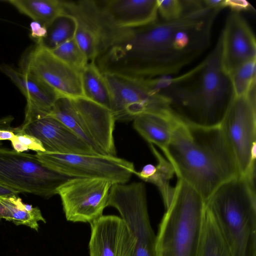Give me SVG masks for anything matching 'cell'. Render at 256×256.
Here are the masks:
<instances>
[{
	"label": "cell",
	"mask_w": 256,
	"mask_h": 256,
	"mask_svg": "<svg viewBox=\"0 0 256 256\" xmlns=\"http://www.w3.org/2000/svg\"><path fill=\"white\" fill-rule=\"evenodd\" d=\"M222 9L203 7L176 20L110 29L100 54L103 68L141 78L176 74L208 47L214 23Z\"/></svg>",
	"instance_id": "6da1fadb"
},
{
	"label": "cell",
	"mask_w": 256,
	"mask_h": 256,
	"mask_svg": "<svg viewBox=\"0 0 256 256\" xmlns=\"http://www.w3.org/2000/svg\"><path fill=\"white\" fill-rule=\"evenodd\" d=\"M222 43L198 64L174 77L152 78L156 90L182 122L201 127L220 125L234 94L221 60Z\"/></svg>",
	"instance_id": "7a4b0ae2"
},
{
	"label": "cell",
	"mask_w": 256,
	"mask_h": 256,
	"mask_svg": "<svg viewBox=\"0 0 256 256\" xmlns=\"http://www.w3.org/2000/svg\"><path fill=\"white\" fill-rule=\"evenodd\" d=\"M163 152L178 178L195 189L204 201L222 184L240 174L220 125L201 127L180 120Z\"/></svg>",
	"instance_id": "3957f363"
},
{
	"label": "cell",
	"mask_w": 256,
	"mask_h": 256,
	"mask_svg": "<svg viewBox=\"0 0 256 256\" xmlns=\"http://www.w3.org/2000/svg\"><path fill=\"white\" fill-rule=\"evenodd\" d=\"M230 256H256L254 178L239 174L222 184L205 201Z\"/></svg>",
	"instance_id": "277c9868"
},
{
	"label": "cell",
	"mask_w": 256,
	"mask_h": 256,
	"mask_svg": "<svg viewBox=\"0 0 256 256\" xmlns=\"http://www.w3.org/2000/svg\"><path fill=\"white\" fill-rule=\"evenodd\" d=\"M205 208L202 196L178 178L171 202L156 236V256H198Z\"/></svg>",
	"instance_id": "5b68a950"
},
{
	"label": "cell",
	"mask_w": 256,
	"mask_h": 256,
	"mask_svg": "<svg viewBox=\"0 0 256 256\" xmlns=\"http://www.w3.org/2000/svg\"><path fill=\"white\" fill-rule=\"evenodd\" d=\"M70 178L46 166L36 154L3 147L0 142V185L18 194L50 198Z\"/></svg>",
	"instance_id": "8992f818"
},
{
	"label": "cell",
	"mask_w": 256,
	"mask_h": 256,
	"mask_svg": "<svg viewBox=\"0 0 256 256\" xmlns=\"http://www.w3.org/2000/svg\"><path fill=\"white\" fill-rule=\"evenodd\" d=\"M256 82L248 93L234 96L220 126L240 174L255 177Z\"/></svg>",
	"instance_id": "52a82bcc"
},
{
	"label": "cell",
	"mask_w": 256,
	"mask_h": 256,
	"mask_svg": "<svg viewBox=\"0 0 256 256\" xmlns=\"http://www.w3.org/2000/svg\"><path fill=\"white\" fill-rule=\"evenodd\" d=\"M36 156L48 168L68 177L100 178L112 184L127 183L136 171L132 162L113 156L46 151Z\"/></svg>",
	"instance_id": "ba28073f"
},
{
	"label": "cell",
	"mask_w": 256,
	"mask_h": 256,
	"mask_svg": "<svg viewBox=\"0 0 256 256\" xmlns=\"http://www.w3.org/2000/svg\"><path fill=\"white\" fill-rule=\"evenodd\" d=\"M108 206L118 211L136 238L132 256H156V236L150 223L144 184H112Z\"/></svg>",
	"instance_id": "9c48e42d"
},
{
	"label": "cell",
	"mask_w": 256,
	"mask_h": 256,
	"mask_svg": "<svg viewBox=\"0 0 256 256\" xmlns=\"http://www.w3.org/2000/svg\"><path fill=\"white\" fill-rule=\"evenodd\" d=\"M111 96L110 110L116 120H133L138 116L168 108L155 89L152 78L102 73Z\"/></svg>",
	"instance_id": "30bf717a"
},
{
	"label": "cell",
	"mask_w": 256,
	"mask_h": 256,
	"mask_svg": "<svg viewBox=\"0 0 256 256\" xmlns=\"http://www.w3.org/2000/svg\"><path fill=\"white\" fill-rule=\"evenodd\" d=\"M112 184L105 180L72 178L62 184L60 198L68 221L92 223L102 216Z\"/></svg>",
	"instance_id": "8fae6325"
},
{
	"label": "cell",
	"mask_w": 256,
	"mask_h": 256,
	"mask_svg": "<svg viewBox=\"0 0 256 256\" xmlns=\"http://www.w3.org/2000/svg\"><path fill=\"white\" fill-rule=\"evenodd\" d=\"M76 4L86 17L110 28H134L157 20V0H80Z\"/></svg>",
	"instance_id": "7c38bea8"
},
{
	"label": "cell",
	"mask_w": 256,
	"mask_h": 256,
	"mask_svg": "<svg viewBox=\"0 0 256 256\" xmlns=\"http://www.w3.org/2000/svg\"><path fill=\"white\" fill-rule=\"evenodd\" d=\"M18 70L38 76L60 95L84 96L80 72L56 58L40 44L36 43L24 52Z\"/></svg>",
	"instance_id": "4fadbf2b"
},
{
	"label": "cell",
	"mask_w": 256,
	"mask_h": 256,
	"mask_svg": "<svg viewBox=\"0 0 256 256\" xmlns=\"http://www.w3.org/2000/svg\"><path fill=\"white\" fill-rule=\"evenodd\" d=\"M220 37L222 64L229 76L243 64L256 59L254 35L240 11L232 10Z\"/></svg>",
	"instance_id": "5bb4252c"
},
{
	"label": "cell",
	"mask_w": 256,
	"mask_h": 256,
	"mask_svg": "<svg viewBox=\"0 0 256 256\" xmlns=\"http://www.w3.org/2000/svg\"><path fill=\"white\" fill-rule=\"evenodd\" d=\"M90 225V256H132L136 238L121 217L102 215Z\"/></svg>",
	"instance_id": "9a60e30c"
},
{
	"label": "cell",
	"mask_w": 256,
	"mask_h": 256,
	"mask_svg": "<svg viewBox=\"0 0 256 256\" xmlns=\"http://www.w3.org/2000/svg\"><path fill=\"white\" fill-rule=\"evenodd\" d=\"M0 70L10 78L26 98L24 120L21 126L48 116L56 100L61 95L33 74L5 64H0Z\"/></svg>",
	"instance_id": "2e32d148"
},
{
	"label": "cell",
	"mask_w": 256,
	"mask_h": 256,
	"mask_svg": "<svg viewBox=\"0 0 256 256\" xmlns=\"http://www.w3.org/2000/svg\"><path fill=\"white\" fill-rule=\"evenodd\" d=\"M70 98L85 132L96 148L102 154L116 156V120L111 110L84 96Z\"/></svg>",
	"instance_id": "e0dca14e"
},
{
	"label": "cell",
	"mask_w": 256,
	"mask_h": 256,
	"mask_svg": "<svg viewBox=\"0 0 256 256\" xmlns=\"http://www.w3.org/2000/svg\"><path fill=\"white\" fill-rule=\"evenodd\" d=\"M20 132L32 136L39 140L46 152L98 154L70 129L50 116H44L24 126H20Z\"/></svg>",
	"instance_id": "ac0fdd59"
},
{
	"label": "cell",
	"mask_w": 256,
	"mask_h": 256,
	"mask_svg": "<svg viewBox=\"0 0 256 256\" xmlns=\"http://www.w3.org/2000/svg\"><path fill=\"white\" fill-rule=\"evenodd\" d=\"M134 128L148 144L156 145L164 152L169 144L178 119L165 108L142 113L133 120Z\"/></svg>",
	"instance_id": "d6986e66"
},
{
	"label": "cell",
	"mask_w": 256,
	"mask_h": 256,
	"mask_svg": "<svg viewBox=\"0 0 256 256\" xmlns=\"http://www.w3.org/2000/svg\"><path fill=\"white\" fill-rule=\"evenodd\" d=\"M7 2L20 13L46 28L63 12L62 0H9Z\"/></svg>",
	"instance_id": "ffe728a7"
},
{
	"label": "cell",
	"mask_w": 256,
	"mask_h": 256,
	"mask_svg": "<svg viewBox=\"0 0 256 256\" xmlns=\"http://www.w3.org/2000/svg\"><path fill=\"white\" fill-rule=\"evenodd\" d=\"M84 96L110 110V94L102 73L95 64L88 63L80 71Z\"/></svg>",
	"instance_id": "44dd1931"
},
{
	"label": "cell",
	"mask_w": 256,
	"mask_h": 256,
	"mask_svg": "<svg viewBox=\"0 0 256 256\" xmlns=\"http://www.w3.org/2000/svg\"><path fill=\"white\" fill-rule=\"evenodd\" d=\"M48 116L60 122L88 144L96 152L102 154L96 148L85 132L70 98L60 96Z\"/></svg>",
	"instance_id": "7402d4cb"
},
{
	"label": "cell",
	"mask_w": 256,
	"mask_h": 256,
	"mask_svg": "<svg viewBox=\"0 0 256 256\" xmlns=\"http://www.w3.org/2000/svg\"><path fill=\"white\" fill-rule=\"evenodd\" d=\"M0 202L9 211L12 222L17 226H26L38 231V222L46 223L38 207L24 203L18 195L0 196Z\"/></svg>",
	"instance_id": "603a6c76"
},
{
	"label": "cell",
	"mask_w": 256,
	"mask_h": 256,
	"mask_svg": "<svg viewBox=\"0 0 256 256\" xmlns=\"http://www.w3.org/2000/svg\"><path fill=\"white\" fill-rule=\"evenodd\" d=\"M198 256H230L216 220L206 207Z\"/></svg>",
	"instance_id": "cb8c5ba5"
},
{
	"label": "cell",
	"mask_w": 256,
	"mask_h": 256,
	"mask_svg": "<svg viewBox=\"0 0 256 256\" xmlns=\"http://www.w3.org/2000/svg\"><path fill=\"white\" fill-rule=\"evenodd\" d=\"M150 150L156 158L158 164L154 166L151 176L145 181L154 184L159 190L166 209L170 205L172 198L174 188L170 184L171 179L175 174L172 164L157 150L154 145L149 144Z\"/></svg>",
	"instance_id": "d4e9b609"
},
{
	"label": "cell",
	"mask_w": 256,
	"mask_h": 256,
	"mask_svg": "<svg viewBox=\"0 0 256 256\" xmlns=\"http://www.w3.org/2000/svg\"><path fill=\"white\" fill-rule=\"evenodd\" d=\"M76 20L72 16L62 12L47 28V34L38 44L49 50H52L74 38Z\"/></svg>",
	"instance_id": "484cf974"
},
{
	"label": "cell",
	"mask_w": 256,
	"mask_h": 256,
	"mask_svg": "<svg viewBox=\"0 0 256 256\" xmlns=\"http://www.w3.org/2000/svg\"><path fill=\"white\" fill-rule=\"evenodd\" d=\"M70 15L76 20L74 38L88 63L94 62L98 52V33L94 26L84 18L76 14Z\"/></svg>",
	"instance_id": "4316f807"
},
{
	"label": "cell",
	"mask_w": 256,
	"mask_h": 256,
	"mask_svg": "<svg viewBox=\"0 0 256 256\" xmlns=\"http://www.w3.org/2000/svg\"><path fill=\"white\" fill-rule=\"evenodd\" d=\"M234 96L246 94L256 81V59L238 66L230 76Z\"/></svg>",
	"instance_id": "83f0119b"
},
{
	"label": "cell",
	"mask_w": 256,
	"mask_h": 256,
	"mask_svg": "<svg viewBox=\"0 0 256 256\" xmlns=\"http://www.w3.org/2000/svg\"><path fill=\"white\" fill-rule=\"evenodd\" d=\"M50 50L56 58L80 72L88 64L74 38Z\"/></svg>",
	"instance_id": "f1b7e54d"
},
{
	"label": "cell",
	"mask_w": 256,
	"mask_h": 256,
	"mask_svg": "<svg viewBox=\"0 0 256 256\" xmlns=\"http://www.w3.org/2000/svg\"><path fill=\"white\" fill-rule=\"evenodd\" d=\"M158 12L164 21L177 20L186 13L182 0H157Z\"/></svg>",
	"instance_id": "f546056e"
},
{
	"label": "cell",
	"mask_w": 256,
	"mask_h": 256,
	"mask_svg": "<svg viewBox=\"0 0 256 256\" xmlns=\"http://www.w3.org/2000/svg\"><path fill=\"white\" fill-rule=\"evenodd\" d=\"M15 134L18 140L28 150L36 152H45L42 142L36 137L20 131Z\"/></svg>",
	"instance_id": "4dcf8cb0"
},
{
	"label": "cell",
	"mask_w": 256,
	"mask_h": 256,
	"mask_svg": "<svg viewBox=\"0 0 256 256\" xmlns=\"http://www.w3.org/2000/svg\"><path fill=\"white\" fill-rule=\"evenodd\" d=\"M30 36L36 40V43L40 42L45 38L47 34V28L40 24L32 22L30 24Z\"/></svg>",
	"instance_id": "1f68e13d"
},
{
	"label": "cell",
	"mask_w": 256,
	"mask_h": 256,
	"mask_svg": "<svg viewBox=\"0 0 256 256\" xmlns=\"http://www.w3.org/2000/svg\"><path fill=\"white\" fill-rule=\"evenodd\" d=\"M14 150L18 152H22L28 150V149L25 147L18 139L16 136L10 140Z\"/></svg>",
	"instance_id": "d6a6232c"
},
{
	"label": "cell",
	"mask_w": 256,
	"mask_h": 256,
	"mask_svg": "<svg viewBox=\"0 0 256 256\" xmlns=\"http://www.w3.org/2000/svg\"><path fill=\"white\" fill-rule=\"evenodd\" d=\"M2 218H4L7 221H12V218L9 211L0 202V219Z\"/></svg>",
	"instance_id": "836d02e7"
},
{
	"label": "cell",
	"mask_w": 256,
	"mask_h": 256,
	"mask_svg": "<svg viewBox=\"0 0 256 256\" xmlns=\"http://www.w3.org/2000/svg\"><path fill=\"white\" fill-rule=\"evenodd\" d=\"M18 193L12 190L0 185V196H12L18 195Z\"/></svg>",
	"instance_id": "e575fe53"
},
{
	"label": "cell",
	"mask_w": 256,
	"mask_h": 256,
	"mask_svg": "<svg viewBox=\"0 0 256 256\" xmlns=\"http://www.w3.org/2000/svg\"><path fill=\"white\" fill-rule=\"evenodd\" d=\"M15 136V133L6 130H0V140H11Z\"/></svg>",
	"instance_id": "d590c367"
},
{
	"label": "cell",
	"mask_w": 256,
	"mask_h": 256,
	"mask_svg": "<svg viewBox=\"0 0 256 256\" xmlns=\"http://www.w3.org/2000/svg\"><path fill=\"white\" fill-rule=\"evenodd\" d=\"M5 128V124L3 120L0 119V130H3Z\"/></svg>",
	"instance_id": "8d00e7d4"
}]
</instances>
